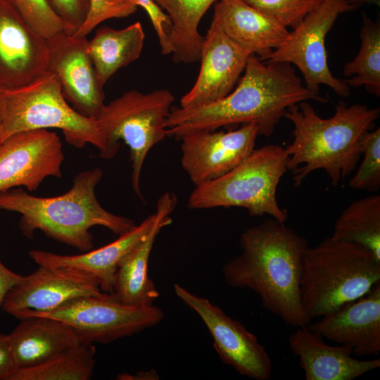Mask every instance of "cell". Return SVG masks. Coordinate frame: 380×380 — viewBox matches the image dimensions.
<instances>
[{
	"label": "cell",
	"mask_w": 380,
	"mask_h": 380,
	"mask_svg": "<svg viewBox=\"0 0 380 380\" xmlns=\"http://www.w3.org/2000/svg\"><path fill=\"white\" fill-rule=\"evenodd\" d=\"M258 127L227 132L203 131L182 137L181 164L195 186L217 179L241 163L255 149Z\"/></svg>",
	"instance_id": "5bb4252c"
},
{
	"label": "cell",
	"mask_w": 380,
	"mask_h": 380,
	"mask_svg": "<svg viewBox=\"0 0 380 380\" xmlns=\"http://www.w3.org/2000/svg\"><path fill=\"white\" fill-rule=\"evenodd\" d=\"M0 144L18 132L57 128L70 145L82 148L91 144L101 158L108 159L107 142L96 120L81 115L68 104L56 77L49 71L25 86L0 89Z\"/></svg>",
	"instance_id": "8992f818"
},
{
	"label": "cell",
	"mask_w": 380,
	"mask_h": 380,
	"mask_svg": "<svg viewBox=\"0 0 380 380\" xmlns=\"http://www.w3.org/2000/svg\"><path fill=\"white\" fill-rule=\"evenodd\" d=\"M102 170L94 168L79 173L72 188L53 197H38L22 188L0 191V210L21 215L19 228L23 234L32 238L36 230L47 237L86 252L93 249L94 226L106 227L122 235L137 224L126 217L105 210L99 203L95 188L102 178Z\"/></svg>",
	"instance_id": "277c9868"
},
{
	"label": "cell",
	"mask_w": 380,
	"mask_h": 380,
	"mask_svg": "<svg viewBox=\"0 0 380 380\" xmlns=\"http://www.w3.org/2000/svg\"><path fill=\"white\" fill-rule=\"evenodd\" d=\"M348 2L353 7V10L365 4H374L378 6L380 5V0H348Z\"/></svg>",
	"instance_id": "74e56055"
},
{
	"label": "cell",
	"mask_w": 380,
	"mask_h": 380,
	"mask_svg": "<svg viewBox=\"0 0 380 380\" xmlns=\"http://www.w3.org/2000/svg\"><path fill=\"white\" fill-rule=\"evenodd\" d=\"M18 369L8 335L0 334V380H10Z\"/></svg>",
	"instance_id": "e575fe53"
},
{
	"label": "cell",
	"mask_w": 380,
	"mask_h": 380,
	"mask_svg": "<svg viewBox=\"0 0 380 380\" xmlns=\"http://www.w3.org/2000/svg\"><path fill=\"white\" fill-rule=\"evenodd\" d=\"M23 277L7 268L0 260V308L7 293Z\"/></svg>",
	"instance_id": "d590c367"
},
{
	"label": "cell",
	"mask_w": 380,
	"mask_h": 380,
	"mask_svg": "<svg viewBox=\"0 0 380 380\" xmlns=\"http://www.w3.org/2000/svg\"><path fill=\"white\" fill-rule=\"evenodd\" d=\"M331 236L362 246L380 260V196L352 202L336 220Z\"/></svg>",
	"instance_id": "484cf974"
},
{
	"label": "cell",
	"mask_w": 380,
	"mask_h": 380,
	"mask_svg": "<svg viewBox=\"0 0 380 380\" xmlns=\"http://www.w3.org/2000/svg\"><path fill=\"white\" fill-rule=\"evenodd\" d=\"M20 321L8 334L18 369L37 366L81 343L72 327L61 320L31 316Z\"/></svg>",
	"instance_id": "603a6c76"
},
{
	"label": "cell",
	"mask_w": 380,
	"mask_h": 380,
	"mask_svg": "<svg viewBox=\"0 0 380 380\" xmlns=\"http://www.w3.org/2000/svg\"><path fill=\"white\" fill-rule=\"evenodd\" d=\"M251 55L230 39L213 20L203 37L198 77L182 96L180 107L206 104L227 96L236 85Z\"/></svg>",
	"instance_id": "e0dca14e"
},
{
	"label": "cell",
	"mask_w": 380,
	"mask_h": 380,
	"mask_svg": "<svg viewBox=\"0 0 380 380\" xmlns=\"http://www.w3.org/2000/svg\"><path fill=\"white\" fill-rule=\"evenodd\" d=\"M308 100L328 101L305 87L291 64L263 63L251 55L227 96L200 106L172 107L165 121L167 135L179 139L191 132L255 124L258 135L270 137L290 106Z\"/></svg>",
	"instance_id": "6da1fadb"
},
{
	"label": "cell",
	"mask_w": 380,
	"mask_h": 380,
	"mask_svg": "<svg viewBox=\"0 0 380 380\" xmlns=\"http://www.w3.org/2000/svg\"><path fill=\"white\" fill-rule=\"evenodd\" d=\"M292 30L324 0H242Z\"/></svg>",
	"instance_id": "4dcf8cb0"
},
{
	"label": "cell",
	"mask_w": 380,
	"mask_h": 380,
	"mask_svg": "<svg viewBox=\"0 0 380 380\" xmlns=\"http://www.w3.org/2000/svg\"><path fill=\"white\" fill-rule=\"evenodd\" d=\"M213 20L234 43L262 61L285 43L290 32L277 20L242 0H217Z\"/></svg>",
	"instance_id": "ffe728a7"
},
{
	"label": "cell",
	"mask_w": 380,
	"mask_h": 380,
	"mask_svg": "<svg viewBox=\"0 0 380 380\" xmlns=\"http://www.w3.org/2000/svg\"><path fill=\"white\" fill-rule=\"evenodd\" d=\"M289 338L306 380H353L380 367V359L359 360L344 345L326 343L308 326L296 328Z\"/></svg>",
	"instance_id": "44dd1931"
},
{
	"label": "cell",
	"mask_w": 380,
	"mask_h": 380,
	"mask_svg": "<svg viewBox=\"0 0 380 380\" xmlns=\"http://www.w3.org/2000/svg\"><path fill=\"white\" fill-rule=\"evenodd\" d=\"M0 134H1V115H0Z\"/></svg>",
	"instance_id": "f35d334b"
},
{
	"label": "cell",
	"mask_w": 380,
	"mask_h": 380,
	"mask_svg": "<svg viewBox=\"0 0 380 380\" xmlns=\"http://www.w3.org/2000/svg\"><path fill=\"white\" fill-rule=\"evenodd\" d=\"M176 205L177 198L170 192L159 197L152 228L124 258L116 272L113 291L110 294L118 302L129 305H152L159 296V291L148 274V260L158 234L172 222L170 215Z\"/></svg>",
	"instance_id": "d6986e66"
},
{
	"label": "cell",
	"mask_w": 380,
	"mask_h": 380,
	"mask_svg": "<svg viewBox=\"0 0 380 380\" xmlns=\"http://www.w3.org/2000/svg\"><path fill=\"white\" fill-rule=\"evenodd\" d=\"M95 346L79 343L45 362L20 369L10 380H88L95 367Z\"/></svg>",
	"instance_id": "4316f807"
},
{
	"label": "cell",
	"mask_w": 380,
	"mask_h": 380,
	"mask_svg": "<svg viewBox=\"0 0 380 380\" xmlns=\"http://www.w3.org/2000/svg\"><path fill=\"white\" fill-rule=\"evenodd\" d=\"M354 11L348 0H324L291 32L285 43L273 51L265 61L285 62L296 66L304 84L319 94L320 85L330 87L336 94L346 97L350 87L331 73L325 46L327 34L340 14Z\"/></svg>",
	"instance_id": "30bf717a"
},
{
	"label": "cell",
	"mask_w": 380,
	"mask_h": 380,
	"mask_svg": "<svg viewBox=\"0 0 380 380\" xmlns=\"http://www.w3.org/2000/svg\"><path fill=\"white\" fill-rule=\"evenodd\" d=\"M361 45L357 55L347 63L343 74L350 79L344 82L350 87L364 86L376 97L380 96V20H371L362 13V26L360 31Z\"/></svg>",
	"instance_id": "83f0119b"
},
{
	"label": "cell",
	"mask_w": 380,
	"mask_h": 380,
	"mask_svg": "<svg viewBox=\"0 0 380 380\" xmlns=\"http://www.w3.org/2000/svg\"><path fill=\"white\" fill-rule=\"evenodd\" d=\"M145 33L139 21L120 30L99 27L87 42L89 54L99 80L104 86L121 68L135 61L141 55Z\"/></svg>",
	"instance_id": "cb8c5ba5"
},
{
	"label": "cell",
	"mask_w": 380,
	"mask_h": 380,
	"mask_svg": "<svg viewBox=\"0 0 380 380\" xmlns=\"http://www.w3.org/2000/svg\"><path fill=\"white\" fill-rule=\"evenodd\" d=\"M379 113V107L348 106L340 101L334 115L324 119L307 101L290 106L284 118L293 125V139L285 150L294 186H300L308 175L321 169L331 184L338 186L356 169L362 155V137L373 129Z\"/></svg>",
	"instance_id": "3957f363"
},
{
	"label": "cell",
	"mask_w": 380,
	"mask_h": 380,
	"mask_svg": "<svg viewBox=\"0 0 380 380\" xmlns=\"http://www.w3.org/2000/svg\"><path fill=\"white\" fill-rule=\"evenodd\" d=\"M134 0H89L86 19L73 34L77 37H86L97 25L111 18H127L137 11Z\"/></svg>",
	"instance_id": "1f68e13d"
},
{
	"label": "cell",
	"mask_w": 380,
	"mask_h": 380,
	"mask_svg": "<svg viewBox=\"0 0 380 380\" xmlns=\"http://www.w3.org/2000/svg\"><path fill=\"white\" fill-rule=\"evenodd\" d=\"M156 220L155 213L114 241L78 255H58L32 250L29 255L39 265L72 267L84 270L96 278L102 292L112 293L115 274L124 258L147 236Z\"/></svg>",
	"instance_id": "7402d4cb"
},
{
	"label": "cell",
	"mask_w": 380,
	"mask_h": 380,
	"mask_svg": "<svg viewBox=\"0 0 380 380\" xmlns=\"http://www.w3.org/2000/svg\"><path fill=\"white\" fill-rule=\"evenodd\" d=\"M138 6L143 8L148 14L157 34L161 53L172 54L173 47L170 40L172 23L169 16L154 0H134Z\"/></svg>",
	"instance_id": "836d02e7"
},
{
	"label": "cell",
	"mask_w": 380,
	"mask_h": 380,
	"mask_svg": "<svg viewBox=\"0 0 380 380\" xmlns=\"http://www.w3.org/2000/svg\"><path fill=\"white\" fill-rule=\"evenodd\" d=\"M172 23V61L192 63L200 60L203 37L198 26L203 16L217 0H154Z\"/></svg>",
	"instance_id": "d4e9b609"
},
{
	"label": "cell",
	"mask_w": 380,
	"mask_h": 380,
	"mask_svg": "<svg viewBox=\"0 0 380 380\" xmlns=\"http://www.w3.org/2000/svg\"><path fill=\"white\" fill-rule=\"evenodd\" d=\"M177 296L201 318L221 361L237 372L255 380H269L272 365L265 348L255 335L238 320L228 316L208 299L198 296L178 284Z\"/></svg>",
	"instance_id": "8fae6325"
},
{
	"label": "cell",
	"mask_w": 380,
	"mask_h": 380,
	"mask_svg": "<svg viewBox=\"0 0 380 380\" xmlns=\"http://www.w3.org/2000/svg\"><path fill=\"white\" fill-rule=\"evenodd\" d=\"M175 101L165 89L142 93L132 89L105 104L96 119L108 145V159L113 158L122 140L129 148L132 186L143 200L141 175L147 154L167 137L165 121Z\"/></svg>",
	"instance_id": "ba28073f"
},
{
	"label": "cell",
	"mask_w": 380,
	"mask_h": 380,
	"mask_svg": "<svg viewBox=\"0 0 380 380\" xmlns=\"http://www.w3.org/2000/svg\"><path fill=\"white\" fill-rule=\"evenodd\" d=\"M158 374L156 370L140 371L134 374L120 373L118 374L116 379L119 380H156L158 379Z\"/></svg>",
	"instance_id": "8d00e7d4"
},
{
	"label": "cell",
	"mask_w": 380,
	"mask_h": 380,
	"mask_svg": "<svg viewBox=\"0 0 380 380\" xmlns=\"http://www.w3.org/2000/svg\"><path fill=\"white\" fill-rule=\"evenodd\" d=\"M39 266L7 293L1 306L7 313L14 316L26 310L48 312L74 298L104 293L96 278L84 270Z\"/></svg>",
	"instance_id": "9a60e30c"
},
{
	"label": "cell",
	"mask_w": 380,
	"mask_h": 380,
	"mask_svg": "<svg viewBox=\"0 0 380 380\" xmlns=\"http://www.w3.org/2000/svg\"><path fill=\"white\" fill-rule=\"evenodd\" d=\"M45 317L70 325L82 344L108 343L152 327L163 317V310L152 305H129L110 294L79 297L44 312L26 310L16 313L18 319Z\"/></svg>",
	"instance_id": "9c48e42d"
},
{
	"label": "cell",
	"mask_w": 380,
	"mask_h": 380,
	"mask_svg": "<svg viewBox=\"0 0 380 380\" xmlns=\"http://www.w3.org/2000/svg\"><path fill=\"white\" fill-rule=\"evenodd\" d=\"M241 253L222 269L228 285L248 289L263 308L294 328L308 326L300 299L303 258L307 239L272 217L241 235Z\"/></svg>",
	"instance_id": "7a4b0ae2"
},
{
	"label": "cell",
	"mask_w": 380,
	"mask_h": 380,
	"mask_svg": "<svg viewBox=\"0 0 380 380\" xmlns=\"http://www.w3.org/2000/svg\"><path fill=\"white\" fill-rule=\"evenodd\" d=\"M360 166L350 179L352 189L374 192L380 187V129L367 132L362 137Z\"/></svg>",
	"instance_id": "f1b7e54d"
},
{
	"label": "cell",
	"mask_w": 380,
	"mask_h": 380,
	"mask_svg": "<svg viewBox=\"0 0 380 380\" xmlns=\"http://www.w3.org/2000/svg\"><path fill=\"white\" fill-rule=\"evenodd\" d=\"M63 160L55 132L40 129L15 133L0 144V191L21 186L34 191L46 177H61Z\"/></svg>",
	"instance_id": "7c38bea8"
},
{
	"label": "cell",
	"mask_w": 380,
	"mask_h": 380,
	"mask_svg": "<svg viewBox=\"0 0 380 380\" xmlns=\"http://www.w3.org/2000/svg\"><path fill=\"white\" fill-rule=\"evenodd\" d=\"M24 21L45 39L63 31V23L46 0H8Z\"/></svg>",
	"instance_id": "f546056e"
},
{
	"label": "cell",
	"mask_w": 380,
	"mask_h": 380,
	"mask_svg": "<svg viewBox=\"0 0 380 380\" xmlns=\"http://www.w3.org/2000/svg\"><path fill=\"white\" fill-rule=\"evenodd\" d=\"M47 39L22 18L8 0H0V89L25 86L48 71Z\"/></svg>",
	"instance_id": "2e32d148"
},
{
	"label": "cell",
	"mask_w": 380,
	"mask_h": 380,
	"mask_svg": "<svg viewBox=\"0 0 380 380\" xmlns=\"http://www.w3.org/2000/svg\"><path fill=\"white\" fill-rule=\"evenodd\" d=\"M86 37L63 31L47 39L48 71L56 77L65 99L81 115L96 120L104 106L100 82Z\"/></svg>",
	"instance_id": "4fadbf2b"
},
{
	"label": "cell",
	"mask_w": 380,
	"mask_h": 380,
	"mask_svg": "<svg viewBox=\"0 0 380 380\" xmlns=\"http://www.w3.org/2000/svg\"><path fill=\"white\" fill-rule=\"evenodd\" d=\"M52 9L61 19L63 32L73 35L84 22L89 0H46Z\"/></svg>",
	"instance_id": "d6a6232c"
},
{
	"label": "cell",
	"mask_w": 380,
	"mask_h": 380,
	"mask_svg": "<svg viewBox=\"0 0 380 380\" xmlns=\"http://www.w3.org/2000/svg\"><path fill=\"white\" fill-rule=\"evenodd\" d=\"M380 282V260L366 248L327 237L303 255L300 291L312 320L368 293Z\"/></svg>",
	"instance_id": "5b68a950"
},
{
	"label": "cell",
	"mask_w": 380,
	"mask_h": 380,
	"mask_svg": "<svg viewBox=\"0 0 380 380\" xmlns=\"http://www.w3.org/2000/svg\"><path fill=\"white\" fill-rule=\"evenodd\" d=\"M285 148L270 144L254 149L241 163L209 182L195 186L188 199L190 209L239 207L251 216L268 215L284 222L286 211L277 198L278 184L286 172Z\"/></svg>",
	"instance_id": "52a82bcc"
},
{
	"label": "cell",
	"mask_w": 380,
	"mask_h": 380,
	"mask_svg": "<svg viewBox=\"0 0 380 380\" xmlns=\"http://www.w3.org/2000/svg\"><path fill=\"white\" fill-rule=\"evenodd\" d=\"M310 323L322 338L350 348L357 356L380 353V282L363 296Z\"/></svg>",
	"instance_id": "ac0fdd59"
}]
</instances>
